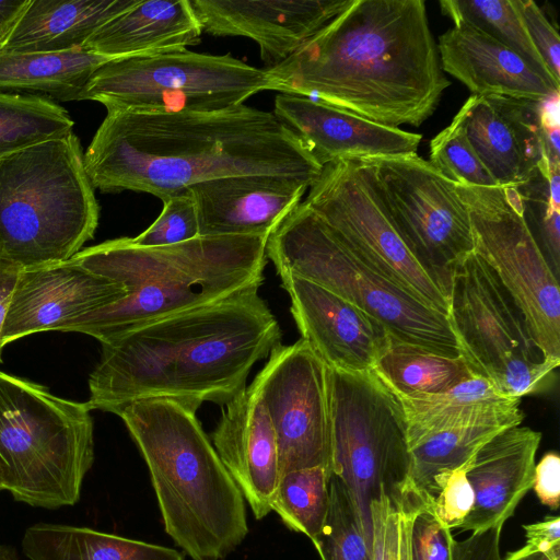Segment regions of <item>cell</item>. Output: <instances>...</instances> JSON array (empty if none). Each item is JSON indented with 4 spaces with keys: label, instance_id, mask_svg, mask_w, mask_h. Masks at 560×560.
Returning a JSON list of instances; mask_svg holds the SVG:
<instances>
[{
    "label": "cell",
    "instance_id": "cell-34",
    "mask_svg": "<svg viewBox=\"0 0 560 560\" xmlns=\"http://www.w3.org/2000/svg\"><path fill=\"white\" fill-rule=\"evenodd\" d=\"M69 113L54 101L0 93V156L72 132Z\"/></svg>",
    "mask_w": 560,
    "mask_h": 560
},
{
    "label": "cell",
    "instance_id": "cell-30",
    "mask_svg": "<svg viewBox=\"0 0 560 560\" xmlns=\"http://www.w3.org/2000/svg\"><path fill=\"white\" fill-rule=\"evenodd\" d=\"M372 371L398 396L445 393L475 375L462 355L438 354L394 338Z\"/></svg>",
    "mask_w": 560,
    "mask_h": 560
},
{
    "label": "cell",
    "instance_id": "cell-48",
    "mask_svg": "<svg viewBox=\"0 0 560 560\" xmlns=\"http://www.w3.org/2000/svg\"><path fill=\"white\" fill-rule=\"evenodd\" d=\"M0 560H19V558L11 547L0 544Z\"/></svg>",
    "mask_w": 560,
    "mask_h": 560
},
{
    "label": "cell",
    "instance_id": "cell-44",
    "mask_svg": "<svg viewBox=\"0 0 560 560\" xmlns=\"http://www.w3.org/2000/svg\"><path fill=\"white\" fill-rule=\"evenodd\" d=\"M541 504L551 510L560 505V457L557 452L546 453L535 466L533 488Z\"/></svg>",
    "mask_w": 560,
    "mask_h": 560
},
{
    "label": "cell",
    "instance_id": "cell-36",
    "mask_svg": "<svg viewBox=\"0 0 560 560\" xmlns=\"http://www.w3.org/2000/svg\"><path fill=\"white\" fill-rule=\"evenodd\" d=\"M429 163L456 185L499 186L471 147L459 112L431 140Z\"/></svg>",
    "mask_w": 560,
    "mask_h": 560
},
{
    "label": "cell",
    "instance_id": "cell-17",
    "mask_svg": "<svg viewBox=\"0 0 560 560\" xmlns=\"http://www.w3.org/2000/svg\"><path fill=\"white\" fill-rule=\"evenodd\" d=\"M126 289L72 259L23 269L1 331L3 347L28 335L59 330L86 313L112 305Z\"/></svg>",
    "mask_w": 560,
    "mask_h": 560
},
{
    "label": "cell",
    "instance_id": "cell-8",
    "mask_svg": "<svg viewBox=\"0 0 560 560\" xmlns=\"http://www.w3.org/2000/svg\"><path fill=\"white\" fill-rule=\"evenodd\" d=\"M331 475L343 486L371 550L370 505L382 495L395 508L431 509L410 475L407 422L397 396L373 371L328 368Z\"/></svg>",
    "mask_w": 560,
    "mask_h": 560
},
{
    "label": "cell",
    "instance_id": "cell-1",
    "mask_svg": "<svg viewBox=\"0 0 560 560\" xmlns=\"http://www.w3.org/2000/svg\"><path fill=\"white\" fill-rule=\"evenodd\" d=\"M83 159L94 189L132 190L161 200L237 175L285 176L313 185L323 170L273 113L244 104L208 113L107 110Z\"/></svg>",
    "mask_w": 560,
    "mask_h": 560
},
{
    "label": "cell",
    "instance_id": "cell-35",
    "mask_svg": "<svg viewBox=\"0 0 560 560\" xmlns=\"http://www.w3.org/2000/svg\"><path fill=\"white\" fill-rule=\"evenodd\" d=\"M314 546L322 560H372L370 547L349 495L332 475L329 481L326 524Z\"/></svg>",
    "mask_w": 560,
    "mask_h": 560
},
{
    "label": "cell",
    "instance_id": "cell-29",
    "mask_svg": "<svg viewBox=\"0 0 560 560\" xmlns=\"http://www.w3.org/2000/svg\"><path fill=\"white\" fill-rule=\"evenodd\" d=\"M28 560H185V553L84 526L36 523L22 538Z\"/></svg>",
    "mask_w": 560,
    "mask_h": 560
},
{
    "label": "cell",
    "instance_id": "cell-6",
    "mask_svg": "<svg viewBox=\"0 0 560 560\" xmlns=\"http://www.w3.org/2000/svg\"><path fill=\"white\" fill-rule=\"evenodd\" d=\"M78 137L0 156V259L23 269L71 259L100 218Z\"/></svg>",
    "mask_w": 560,
    "mask_h": 560
},
{
    "label": "cell",
    "instance_id": "cell-39",
    "mask_svg": "<svg viewBox=\"0 0 560 560\" xmlns=\"http://www.w3.org/2000/svg\"><path fill=\"white\" fill-rule=\"evenodd\" d=\"M469 463L434 479L431 512L445 528H459L474 506L475 493L466 476Z\"/></svg>",
    "mask_w": 560,
    "mask_h": 560
},
{
    "label": "cell",
    "instance_id": "cell-25",
    "mask_svg": "<svg viewBox=\"0 0 560 560\" xmlns=\"http://www.w3.org/2000/svg\"><path fill=\"white\" fill-rule=\"evenodd\" d=\"M201 25L189 0H138L103 24L83 48L109 59L187 48Z\"/></svg>",
    "mask_w": 560,
    "mask_h": 560
},
{
    "label": "cell",
    "instance_id": "cell-16",
    "mask_svg": "<svg viewBox=\"0 0 560 560\" xmlns=\"http://www.w3.org/2000/svg\"><path fill=\"white\" fill-rule=\"evenodd\" d=\"M296 327L325 364L336 371H372L392 336L372 316L299 276H281Z\"/></svg>",
    "mask_w": 560,
    "mask_h": 560
},
{
    "label": "cell",
    "instance_id": "cell-33",
    "mask_svg": "<svg viewBox=\"0 0 560 560\" xmlns=\"http://www.w3.org/2000/svg\"><path fill=\"white\" fill-rule=\"evenodd\" d=\"M330 477L331 471L322 466L283 474L279 477L271 502V511L283 524L307 536L313 545L326 524Z\"/></svg>",
    "mask_w": 560,
    "mask_h": 560
},
{
    "label": "cell",
    "instance_id": "cell-22",
    "mask_svg": "<svg viewBox=\"0 0 560 560\" xmlns=\"http://www.w3.org/2000/svg\"><path fill=\"white\" fill-rule=\"evenodd\" d=\"M212 445L256 520L271 512L279 480L278 446L254 382L223 406Z\"/></svg>",
    "mask_w": 560,
    "mask_h": 560
},
{
    "label": "cell",
    "instance_id": "cell-9",
    "mask_svg": "<svg viewBox=\"0 0 560 560\" xmlns=\"http://www.w3.org/2000/svg\"><path fill=\"white\" fill-rule=\"evenodd\" d=\"M266 254L279 277L299 276L334 292L383 324L392 338L459 355L446 314L360 259L304 202L268 237Z\"/></svg>",
    "mask_w": 560,
    "mask_h": 560
},
{
    "label": "cell",
    "instance_id": "cell-49",
    "mask_svg": "<svg viewBox=\"0 0 560 560\" xmlns=\"http://www.w3.org/2000/svg\"><path fill=\"white\" fill-rule=\"evenodd\" d=\"M4 487H5V469H4L3 463L0 458V492L4 491Z\"/></svg>",
    "mask_w": 560,
    "mask_h": 560
},
{
    "label": "cell",
    "instance_id": "cell-12",
    "mask_svg": "<svg viewBox=\"0 0 560 560\" xmlns=\"http://www.w3.org/2000/svg\"><path fill=\"white\" fill-rule=\"evenodd\" d=\"M360 161L397 233L450 298L454 269L474 253L469 213L456 184L417 153Z\"/></svg>",
    "mask_w": 560,
    "mask_h": 560
},
{
    "label": "cell",
    "instance_id": "cell-32",
    "mask_svg": "<svg viewBox=\"0 0 560 560\" xmlns=\"http://www.w3.org/2000/svg\"><path fill=\"white\" fill-rule=\"evenodd\" d=\"M439 4L454 25L467 24L489 35L560 88L536 51L513 0H441Z\"/></svg>",
    "mask_w": 560,
    "mask_h": 560
},
{
    "label": "cell",
    "instance_id": "cell-18",
    "mask_svg": "<svg viewBox=\"0 0 560 560\" xmlns=\"http://www.w3.org/2000/svg\"><path fill=\"white\" fill-rule=\"evenodd\" d=\"M202 32L242 36L259 46L272 68L292 56L351 0H189Z\"/></svg>",
    "mask_w": 560,
    "mask_h": 560
},
{
    "label": "cell",
    "instance_id": "cell-45",
    "mask_svg": "<svg viewBox=\"0 0 560 560\" xmlns=\"http://www.w3.org/2000/svg\"><path fill=\"white\" fill-rule=\"evenodd\" d=\"M22 270L23 268L13 262L0 259V363L2 362L3 350L1 331Z\"/></svg>",
    "mask_w": 560,
    "mask_h": 560
},
{
    "label": "cell",
    "instance_id": "cell-13",
    "mask_svg": "<svg viewBox=\"0 0 560 560\" xmlns=\"http://www.w3.org/2000/svg\"><path fill=\"white\" fill-rule=\"evenodd\" d=\"M456 189L469 213L474 253L521 310L541 352L560 361L558 277L522 218L516 189L463 185Z\"/></svg>",
    "mask_w": 560,
    "mask_h": 560
},
{
    "label": "cell",
    "instance_id": "cell-11",
    "mask_svg": "<svg viewBox=\"0 0 560 560\" xmlns=\"http://www.w3.org/2000/svg\"><path fill=\"white\" fill-rule=\"evenodd\" d=\"M447 316L471 373L502 395L522 398L551 384L560 361L541 352L521 310L475 253L454 269Z\"/></svg>",
    "mask_w": 560,
    "mask_h": 560
},
{
    "label": "cell",
    "instance_id": "cell-40",
    "mask_svg": "<svg viewBox=\"0 0 560 560\" xmlns=\"http://www.w3.org/2000/svg\"><path fill=\"white\" fill-rule=\"evenodd\" d=\"M528 36L548 71L560 83V38L542 10L532 0H513Z\"/></svg>",
    "mask_w": 560,
    "mask_h": 560
},
{
    "label": "cell",
    "instance_id": "cell-23",
    "mask_svg": "<svg viewBox=\"0 0 560 560\" xmlns=\"http://www.w3.org/2000/svg\"><path fill=\"white\" fill-rule=\"evenodd\" d=\"M540 441L539 431L514 425L477 451L466 472L475 502L459 529L475 533L503 526L533 488Z\"/></svg>",
    "mask_w": 560,
    "mask_h": 560
},
{
    "label": "cell",
    "instance_id": "cell-41",
    "mask_svg": "<svg viewBox=\"0 0 560 560\" xmlns=\"http://www.w3.org/2000/svg\"><path fill=\"white\" fill-rule=\"evenodd\" d=\"M454 538L443 527L431 509L419 513L412 525V560H453Z\"/></svg>",
    "mask_w": 560,
    "mask_h": 560
},
{
    "label": "cell",
    "instance_id": "cell-3",
    "mask_svg": "<svg viewBox=\"0 0 560 560\" xmlns=\"http://www.w3.org/2000/svg\"><path fill=\"white\" fill-rule=\"evenodd\" d=\"M258 289L101 342L89 377L91 410L115 413L142 398H168L195 410L207 401H232L246 388L253 366L281 343L279 323Z\"/></svg>",
    "mask_w": 560,
    "mask_h": 560
},
{
    "label": "cell",
    "instance_id": "cell-14",
    "mask_svg": "<svg viewBox=\"0 0 560 560\" xmlns=\"http://www.w3.org/2000/svg\"><path fill=\"white\" fill-rule=\"evenodd\" d=\"M303 202L360 259L428 306L448 314L450 298L397 233L360 159L323 166Z\"/></svg>",
    "mask_w": 560,
    "mask_h": 560
},
{
    "label": "cell",
    "instance_id": "cell-15",
    "mask_svg": "<svg viewBox=\"0 0 560 560\" xmlns=\"http://www.w3.org/2000/svg\"><path fill=\"white\" fill-rule=\"evenodd\" d=\"M253 382L275 431L279 477L317 466L331 471L328 366L313 348L302 338L280 343Z\"/></svg>",
    "mask_w": 560,
    "mask_h": 560
},
{
    "label": "cell",
    "instance_id": "cell-19",
    "mask_svg": "<svg viewBox=\"0 0 560 560\" xmlns=\"http://www.w3.org/2000/svg\"><path fill=\"white\" fill-rule=\"evenodd\" d=\"M273 115L322 166L340 160L413 154L422 140L420 133L384 126L303 95H277Z\"/></svg>",
    "mask_w": 560,
    "mask_h": 560
},
{
    "label": "cell",
    "instance_id": "cell-20",
    "mask_svg": "<svg viewBox=\"0 0 560 560\" xmlns=\"http://www.w3.org/2000/svg\"><path fill=\"white\" fill-rule=\"evenodd\" d=\"M542 103L471 95L458 110L471 147L499 186L523 184L545 160L540 124Z\"/></svg>",
    "mask_w": 560,
    "mask_h": 560
},
{
    "label": "cell",
    "instance_id": "cell-24",
    "mask_svg": "<svg viewBox=\"0 0 560 560\" xmlns=\"http://www.w3.org/2000/svg\"><path fill=\"white\" fill-rule=\"evenodd\" d=\"M436 45L442 70L462 82L471 95L539 102L559 97V88L523 58L470 25H453Z\"/></svg>",
    "mask_w": 560,
    "mask_h": 560
},
{
    "label": "cell",
    "instance_id": "cell-47",
    "mask_svg": "<svg viewBox=\"0 0 560 560\" xmlns=\"http://www.w3.org/2000/svg\"><path fill=\"white\" fill-rule=\"evenodd\" d=\"M516 560H560V546L545 552L528 555Z\"/></svg>",
    "mask_w": 560,
    "mask_h": 560
},
{
    "label": "cell",
    "instance_id": "cell-42",
    "mask_svg": "<svg viewBox=\"0 0 560 560\" xmlns=\"http://www.w3.org/2000/svg\"><path fill=\"white\" fill-rule=\"evenodd\" d=\"M503 526L475 532L463 540L453 541V560H502L500 538Z\"/></svg>",
    "mask_w": 560,
    "mask_h": 560
},
{
    "label": "cell",
    "instance_id": "cell-2",
    "mask_svg": "<svg viewBox=\"0 0 560 560\" xmlns=\"http://www.w3.org/2000/svg\"><path fill=\"white\" fill-rule=\"evenodd\" d=\"M266 71L273 91L313 97L394 128L421 126L451 84L423 0H351Z\"/></svg>",
    "mask_w": 560,
    "mask_h": 560
},
{
    "label": "cell",
    "instance_id": "cell-43",
    "mask_svg": "<svg viewBox=\"0 0 560 560\" xmlns=\"http://www.w3.org/2000/svg\"><path fill=\"white\" fill-rule=\"evenodd\" d=\"M526 536V544L506 553L502 560H516L518 558L548 551L560 546V517L547 516L544 521L523 525Z\"/></svg>",
    "mask_w": 560,
    "mask_h": 560
},
{
    "label": "cell",
    "instance_id": "cell-10",
    "mask_svg": "<svg viewBox=\"0 0 560 560\" xmlns=\"http://www.w3.org/2000/svg\"><path fill=\"white\" fill-rule=\"evenodd\" d=\"M272 90L266 69L226 55L187 48L110 59L90 77L79 101L107 110L141 113L218 112Z\"/></svg>",
    "mask_w": 560,
    "mask_h": 560
},
{
    "label": "cell",
    "instance_id": "cell-4",
    "mask_svg": "<svg viewBox=\"0 0 560 560\" xmlns=\"http://www.w3.org/2000/svg\"><path fill=\"white\" fill-rule=\"evenodd\" d=\"M268 237L197 236L174 245L144 247L119 237L86 247L71 259L120 283L127 295L86 313L60 331L100 342L173 314L259 288L267 265Z\"/></svg>",
    "mask_w": 560,
    "mask_h": 560
},
{
    "label": "cell",
    "instance_id": "cell-38",
    "mask_svg": "<svg viewBox=\"0 0 560 560\" xmlns=\"http://www.w3.org/2000/svg\"><path fill=\"white\" fill-rule=\"evenodd\" d=\"M155 221L142 233L131 237L132 243L144 247L166 246L199 236L195 201L189 191L170 196Z\"/></svg>",
    "mask_w": 560,
    "mask_h": 560
},
{
    "label": "cell",
    "instance_id": "cell-21",
    "mask_svg": "<svg viewBox=\"0 0 560 560\" xmlns=\"http://www.w3.org/2000/svg\"><path fill=\"white\" fill-rule=\"evenodd\" d=\"M312 185L276 175H237L188 189L198 217L199 236L269 237L301 203Z\"/></svg>",
    "mask_w": 560,
    "mask_h": 560
},
{
    "label": "cell",
    "instance_id": "cell-27",
    "mask_svg": "<svg viewBox=\"0 0 560 560\" xmlns=\"http://www.w3.org/2000/svg\"><path fill=\"white\" fill-rule=\"evenodd\" d=\"M407 422V441L453 428L520 425L521 398L499 393L486 378L474 375L441 394L398 396Z\"/></svg>",
    "mask_w": 560,
    "mask_h": 560
},
{
    "label": "cell",
    "instance_id": "cell-37",
    "mask_svg": "<svg viewBox=\"0 0 560 560\" xmlns=\"http://www.w3.org/2000/svg\"><path fill=\"white\" fill-rule=\"evenodd\" d=\"M372 560H412V525L418 513L397 509L382 495L370 505Z\"/></svg>",
    "mask_w": 560,
    "mask_h": 560
},
{
    "label": "cell",
    "instance_id": "cell-5",
    "mask_svg": "<svg viewBox=\"0 0 560 560\" xmlns=\"http://www.w3.org/2000/svg\"><path fill=\"white\" fill-rule=\"evenodd\" d=\"M196 412L142 398L115 415L148 466L166 534L191 560H224L248 534L245 503Z\"/></svg>",
    "mask_w": 560,
    "mask_h": 560
},
{
    "label": "cell",
    "instance_id": "cell-7",
    "mask_svg": "<svg viewBox=\"0 0 560 560\" xmlns=\"http://www.w3.org/2000/svg\"><path fill=\"white\" fill-rule=\"evenodd\" d=\"M91 408L0 371V458L12 498L33 508L74 505L94 463Z\"/></svg>",
    "mask_w": 560,
    "mask_h": 560
},
{
    "label": "cell",
    "instance_id": "cell-31",
    "mask_svg": "<svg viewBox=\"0 0 560 560\" xmlns=\"http://www.w3.org/2000/svg\"><path fill=\"white\" fill-rule=\"evenodd\" d=\"M505 429L500 425L462 427L408 441L411 480L419 493L432 506L434 479L469 463L485 443Z\"/></svg>",
    "mask_w": 560,
    "mask_h": 560
},
{
    "label": "cell",
    "instance_id": "cell-26",
    "mask_svg": "<svg viewBox=\"0 0 560 560\" xmlns=\"http://www.w3.org/2000/svg\"><path fill=\"white\" fill-rule=\"evenodd\" d=\"M138 0H27L0 50L62 52L83 48L106 22Z\"/></svg>",
    "mask_w": 560,
    "mask_h": 560
},
{
    "label": "cell",
    "instance_id": "cell-28",
    "mask_svg": "<svg viewBox=\"0 0 560 560\" xmlns=\"http://www.w3.org/2000/svg\"><path fill=\"white\" fill-rule=\"evenodd\" d=\"M108 60L84 48L62 52L0 50V93L79 101L90 77Z\"/></svg>",
    "mask_w": 560,
    "mask_h": 560
},
{
    "label": "cell",
    "instance_id": "cell-46",
    "mask_svg": "<svg viewBox=\"0 0 560 560\" xmlns=\"http://www.w3.org/2000/svg\"><path fill=\"white\" fill-rule=\"evenodd\" d=\"M27 0H0V43L7 36Z\"/></svg>",
    "mask_w": 560,
    "mask_h": 560
}]
</instances>
